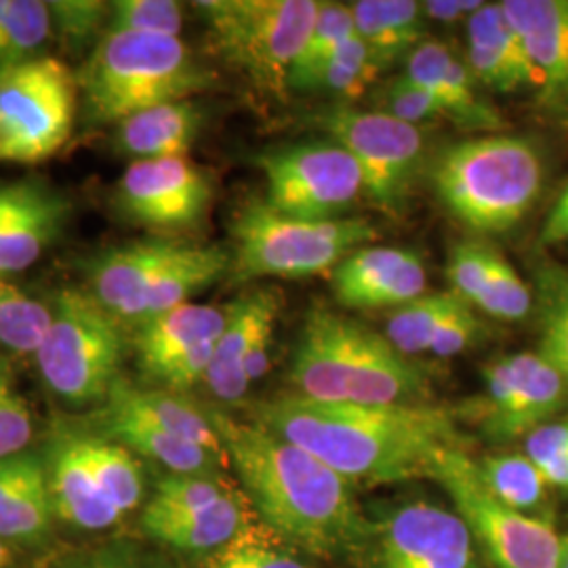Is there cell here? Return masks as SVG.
Listing matches in <instances>:
<instances>
[{
  "label": "cell",
  "mask_w": 568,
  "mask_h": 568,
  "mask_svg": "<svg viewBox=\"0 0 568 568\" xmlns=\"http://www.w3.org/2000/svg\"><path fill=\"white\" fill-rule=\"evenodd\" d=\"M257 426L304 448L349 483L394 485L432 478L440 457L464 447L445 408L347 405L281 396L255 408Z\"/></svg>",
  "instance_id": "1"
},
{
  "label": "cell",
  "mask_w": 568,
  "mask_h": 568,
  "mask_svg": "<svg viewBox=\"0 0 568 568\" xmlns=\"http://www.w3.org/2000/svg\"><path fill=\"white\" fill-rule=\"evenodd\" d=\"M211 419L248 499L276 535L321 558L361 549L368 520L349 480L265 427L222 413Z\"/></svg>",
  "instance_id": "2"
},
{
  "label": "cell",
  "mask_w": 568,
  "mask_h": 568,
  "mask_svg": "<svg viewBox=\"0 0 568 568\" xmlns=\"http://www.w3.org/2000/svg\"><path fill=\"white\" fill-rule=\"evenodd\" d=\"M297 396L347 405H426V373L387 342L386 335L314 307L305 316L291 365Z\"/></svg>",
  "instance_id": "3"
},
{
  "label": "cell",
  "mask_w": 568,
  "mask_h": 568,
  "mask_svg": "<svg viewBox=\"0 0 568 568\" xmlns=\"http://www.w3.org/2000/svg\"><path fill=\"white\" fill-rule=\"evenodd\" d=\"M429 178L440 203L459 222L483 234H501L537 203L546 164L527 138L487 133L448 145Z\"/></svg>",
  "instance_id": "4"
},
{
  "label": "cell",
  "mask_w": 568,
  "mask_h": 568,
  "mask_svg": "<svg viewBox=\"0 0 568 568\" xmlns=\"http://www.w3.org/2000/svg\"><path fill=\"white\" fill-rule=\"evenodd\" d=\"M213 81L180 37L108 32L84 63L79 89L89 122L119 124L148 108L185 102Z\"/></svg>",
  "instance_id": "5"
},
{
  "label": "cell",
  "mask_w": 568,
  "mask_h": 568,
  "mask_svg": "<svg viewBox=\"0 0 568 568\" xmlns=\"http://www.w3.org/2000/svg\"><path fill=\"white\" fill-rule=\"evenodd\" d=\"M377 230L363 217L297 220L265 201H248L232 224L234 281L305 278L335 270L354 251L377 241Z\"/></svg>",
  "instance_id": "6"
},
{
  "label": "cell",
  "mask_w": 568,
  "mask_h": 568,
  "mask_svg": "<svg viewBox=\"0 0 568 568\" xmlns=\"http://www.w3.org/2000/svg\"><path fill=\"white\" fill-rule=\"evenodd\" d=\"M203 13L215 51L260 91L283 98L318 11L314 0H211Z\"/></svg>",
  "instance_id": "7"
},
{
  "label": "cell",
  "mask_w": 568,
  "mask_h": 568,
  "mask_svg": "<svg viewBox=\"0 0 568 568\" xmlns=\"http://www.w3.org/2000/svg\"><path fill=\"white\" fill-rule=\"evenodd\" d=\"M37 349L44 384L61 400L84 406L105 400L124 352L121 323L89 291L63 288Z\"/></svg>",
  "instance_id": "8"
},
{
  "label": "cell",
  "mask_w": 568,
  "mask_h": 568,
  "mask_svg": "<svg viewBox=\"0 0 568 568\" xmlns=\"http://www.w3.org/2000/svg\"><path fill=\"white\" fill-rule=\"evenodd\" d=\"M432 480L445 488L474 541L493 568H562L565 537L549 520L501 504L483 483L466 448H453L434 467Z\"/></svg>",
  "instance_id": "9"
},
{
  "label": "cell",
  "mask_w": 568,
  "mask_h": 568,
  "mask_svg": "<svg viewBox=\"0 0 568 568\" xmlns=\"http://www.w3.org/2000/svg\"><path fill=\"white\" fill-rule=\"evenodd\" d=\"M79 81L63 61L34 58L0 74V163L55 156L72 135Z\"/></svg>",
  "instance_id": "10"
},
{
  "label": "cell",
  "mask_w": 568,
  "mask_h": 568,
  "mask_svg": "<svg viewBox=\"0 0 568 568\" xmlns=\"http://www.w3.org/2000/svg\"><path fill=\"white\" fill-rule=\"evenodd\" d=\"M316 122L358 163L366 196L386 213H400L424 164L422 129L377 110L363 112L347 105L328 108Z\"/></svg>",
  "instance_id": "11"
},
{
  "label": "cell",
  "mask_w": 568,
  "mask_h": 568,
  "mask_svg": "<svg viewBox=\"0 0 568 568\" xmlns=\"http://www.w3.org/2000/svg\"><path fill=\"white\" fill-rule=\"evenodd\" d=\"M265 203L297 220H339L365 194L361 166L335 142L288 145L260 156Z\"/></svg>",
  "instance_id": "12"
},
{
  "label": "cell",
  "mask_w": 568,
  "mask_h": 568,
  "mask_svg": "<svg viewBox=\"0 0 568 568\" xmlns=\"http://www.w3.org/2000/svg\"><path fill=\"white\" fill-rule=\"evenodd\" d=\"M363 568H478L466 520L427 501H413L368 523L361 546Z\"/></svg>",
  "instance_id": "13"
},
{
  "label": "cell",
  "mask_w": 568,
  "mask_h": 568,
  "mask_svg": "<svg viewBox=\"0 0 568 568\" xmlns=\"http://www.w3.org/2000/svg\"><path fill=\"white\" fill-rule=\"evenodd\" d=\"M483 429L495 440L528 436L565 405L562 375L539 352L504 356L485 366Z\"/></svg>",
  "instance_id": "14"
},
{
  "label": "cell",
  "mask_w": 568,
  "mask_h": 568,
  "mask_svg": "<svg viewBox=\"0 0 568 568\" xmlns=\"http://www.w3.org/2000/svg\"><path fill=\"white\" fill-rule=\"evenodd\" d=\"M211 199V180L185 156L131 163L116 187L122 215L154 230L201 224Z\"/></svg>",
  "instance_id": "15"
},
{
  "label": "cell",
  "mask_w": 568,
  "mask_h": 568,
  "mask_svg": "<svg viewBox=\"0 0 568 568\" xmlns=\"http://www.w3.org/2000/svg\"><path fill=\"white\" fill-rule=\"evenodd\" d=\"M182 246L180 241L150 239L103 251L89 265V293L121 325L140 326L152 286Z\"/></svg>",
  "instance_id": "16"
},
{
  "label": "cell",
  "mask_w": 568,
  "mask_h": 568,
  "mask_svg": "<svg viewBox=\"0 0 568 568\" xmlns=\"http://www.w3.org/2000/svg\"><path fill=\"white\" fill-rule=\"evenodd\" d=\"M426 265L408 248L368 244L333 270V291L345 307L398 310L426 295Z\"/></svg>",
  "instance_id": "17"
},
{
  "label": "cell",
  "mask_w": 568,
  "mask_h": 568,
  "mask_svg": "<svg viewBox=\"0 0 568 568\" xmlns=\"http://www.w3.org/2000/svg\"><path fill=\"white\" fill-rule=\"evenodd\" d=\"M501 9L525 44L541 102L568 108V0H504Z\"/></svg>",
  "instance_id": "18"
},
{
  "label": "cell",
  "mask_w": 568,
  "mask_h": 568,
  "mask_svg": "<svg viewBox=\"0 0 568 568\" xmlns=\"http://www.w3.org/2000/svg\"><path fill=\"white\" fill-rule=\"evenodd\" d=\"M447 278L457 297L493 318L523 321L532 310V295L520 274L488 244H455L448 253Z\"/></svg>",
  "instance_id": "19"
},
{
  "label": "cell",
  "mask_w": 568,
  "mask_h": 568,
  "mask_svg": "<svg viewBox=\"0 0 568 568\" xmlns=\"http://www.w3.org/2000/svg\"><path fill=\"white\" fill-rule=\"evenodd\" d=\"M410 81L424 87L440 103L445 119L462 129L499 131L504 119L478 93L471 70L445 42L424 41L408 58L405 72Z\"/></svg>",
  "instance_id": "20"
},
{
  "label": "cell",
  "mask_w": 568,
  "mask_h": 568,
  "mask_svg": "<svg viewBox=\"0 0 568 568\" xmlns=\"http://www.w3.org/2000/svg\"><path fill=\"white\" fill-rule=\"evenodd\" d=\"M466 63L476 81L497 93L535 87L525 44L506 18L501 2H485L466 21Z\"/></svg>",
  "instance_id": "21"
},
{
  "label": "cell",
  "mask_w": 568,
  "mask_h": 568,
  "mask_svg": "<svg viewBox=\"0 0 568 568\" xmlns=\"http://www.w3.org/2000/svg\"><path fill=\"white\" fill-rule=\"evenodd\" d=\"M278 295L260 288L227 305V323L215 342L204 384L222 403H239L248 389L244 363L257 331L265 321L278 316Z\"/></svg>",
  "instance_id": "22"
},
{
  "label": "cell",
  "mask_w": 568,
  "mask_h": 568,
  "mask_svg": "<svg viewBox=\"0 0 568 568\" xmlns=\"http://www.w3.org/2000/svg\"><path fill=\"white\" fill-rule=\"evenodd\" d=\"M49 471L34 455L0 459V537L37 541L51 525Z\"/></svg>",
  "instance_id": "23"
},
{
  "label": "cell",
  "mask_w": 568,
  "mask_h": 568,
  "mask_svg": "<svg viewBox=\"0 0 568 568\" xmlns=\"http://www.w3.org/2000/svg\"><path fill=\"white\" fill-rule=\"evenodd\" d=\"M227 323V307L183 304L138 326V356L148 375L204 344L217 342Z\"/></svg>",
  "instance_id": "24"
},
{
  "label": "cell",
  "mask_w": 568,
  "mask_h": 568,
  "mask_svg": "<svg viewBox=\"0 0 568 568\" xmlns=\"http://www.w3.org/2000/svg\"><path fill=\"white\" fill-rule=\"evenodd\" d=\"M201 124V108L190 100L154 105L119 122L116 148L133 163L183 159L196 142Z\"/></svg>",
  "instance_id": "25"
},
{
  "label": "cell",
  "mask_w": 568,
  "mask_h": 568,
  "mask_svg": "<svg viewBox=\"0 0 568 568\" xmlns=\"http://www.w3.org/2000/svg\"><path fill=\"white\" fill-rule=\"evenodd\" d=\"M68 215L70 204L60 192L44 183L28 182L18 213L0 236V274H16L37 264L60 239Z\"/></svg>",
  "instance_id": "26"
},
{
  "label": "cell",
  "mask_w": 568,
  "mask_h": 568,
  "mask_svg": "<svg viewBox=\"0 0 568 568\" xmlns=\"http://www.w3.org/2000/svg\"><path fill=\"white\" fill-rule=\"evenodd\" d=\"M51 501L58 516L74 527L100 528L110 527L121 518V509L116 508L95 483L91 469L87 466L77 438H61L51 457L49 471Z\"/></svg>",
  "instance_id": "27"
},
{
  "label": "cell",
  "mask_w": 568,
  "mask_h": 568,
  "mask_svg": "<svg viewBox=\"0 0 568 568\" xmlns=\"http://www.w3.org/2000/svg\"><path fill=\"white\" fill-rule=\"evenodd\" d=\"M105 410L131 415L166 432L206 448L215 457L224 459L225 448L220 432L213 426L211 415L199 406L187 403L182 396H175L166 389H140L116 379L108 394Z\"/></svg>",
  "instance_id": "28"
},
{
  "label": "cell",
  "mask_w": 568,
  "mask_h": 568,
  "mask_svg": "<svg viewBox=\"0 0 568 568\" xmlns=\"http://www.w3.org/2000/svg\"><path fill=\"white\" fill-rule=\"evenodd\" d=\"M356 34L384 72L406 60L424 42L422 2L413 0H358L349 2Z\"/></svg>",
  "instance_id": "29"
},
{
  "label": "cell",
  "mask_w": 568,
  "mask_h": 568,
  "mask_svg": "<svg viewBox=\"0 0 568 568\" xmlns=\"http://www.w3.org/2000/svg\"><path fill=\"white\" fill-rule=\"evenodd\" d=\"M143 528L150 537L185 551L224 548L244 530V509L236 495H227L206 508L178 514L143 511Z\"/></svg>",
  "instance_id": "30"
},
{
  "label": "cell",
  "mask_w": 568,
  "mask_h": 568,
  "mask_svg": "<svg viewBox=\"0 0 568 568\" xmlns=\"http://www.w3.org/2000/svg\"><path fill=\"white\" fill-rule=\"evenodd\" d=\"M230 264L232 257L222 246L183 243L178 257L164 267L163 274L152 286L143 323L173 307L190 304V297L220 281L230 270Z\"/></svg>",
  "instance_id": "31"
},
{
  "label": "cell",
  "mask_w": 568,
  "mask_h": 568,
  "mask_svg": "<svg viewBox=\"0 0 568 568\" xmlns=\"http://www.w3.org/2000/svg\"><path fill=\"white\" fill-rule=\"evenodd\" d=\"M105 432L122 447L133 448L171 474H211L222 462L206 448L131 415L105 410Z\"/></svg>",
  "instance_id": "32"
},
{
  "label": "cell",
  "mask_w": 568,
  "mask_h": 568,
  "mask_svg": "<svg viewBox=\"0 0 568 568\" xmlns=\"http://www.w3.org/2000/svg\"><path fill=\"white\" fill-rule=\"evenodd\" d=\"M79 447L95 483L121 514L138 508L143 497V474L131 450L95 436H79Z\"/></svg>",
  "instance_id": "33"
},
{
  "label": "cell",
  "mask_w": 568,
  "mask_h": 568,
  "mask_svg": "<svg viewBox=\"0 0 568 568\" xmlns=\"http://www.w3.org/2000/svg\"><path fill=\"white\" fill-rule=\"evenodd\" d=\"M476 466L488 490L508 508L528 514L546 504L548 480L525 453L487 455Z\"/></svg>",
  "instance_id": "34"
},
{
  "label": "cell",
  "mask_w": 568,
  "mask_h": 568,
  "mask_svg": "<svg viewBox=\"0 0 568 568\" xmlns=\"http://www.w3.org/2000/svg\"><path fill=\"white\" fill-rule=\"evenodd\" d=\"M51 32L49 2L0 0V74L39 58Z\"/></svg>",
  "instance_id": "35"
},
{
  "label": "cell",
  "mask_w": 568,
  "mask_h": 568,
  "mask_svg": "<svg viewBox=\"0 0 568 568\" xmlns=\"http://www.w3.org/2000/svg\"><path fill=\"white\" fill-rule=\"evenodd\" d=\"M382 74L379 65L373 61L365 42L356 37L339 44L312 79L305 82L304 91H323L335 98L339 105L363 98L371 84Z\"/></svg>",
  "instance_id": "36"
},
{
  "label": "cell",
  "mask_w": 568,
  "mask_h": 568,
  "mask_svg": "<svg viewBox=\"0 0 568 568\" xmlns=\"http://www.w3.org/2000/svg\"><path fill=\"white\" fill-rule=\"evenodd\" d=\"M464 304L453 291L443 293H426L410 304L398 307L387 318V342L394 345L400 354L415 356L427 352L434 333L447 321L448 316Z\"/></svg>",
  "instance_id": "37"
},
{
  "label": "cell",
  "mask_w": 568,
  "mask_h": 568,
  "mask_svg": "<svg viewBox=\"0 0 568 568\" xmlns=\"http://www.w3.org/2000/svg\"><path fill=\"white\" fill-rule=\"evenodd\" d=\"M51 307L28 295L21 286L0 274V345L16 354H37L47 328Z\"/></svg>",
  "instance_id": "38"
},
{
  "label": "cell",
  "mask_w": 568,
  "mask_h": 568,
  "mask_svg": "<svg viewBox=\"0 0 568 568\" xmlns=\"http://www.w3.org/2000/svg\"><path fill=\"white\" fill-rule=\"evenodd\" d=\"M352 37H356V23L349 4L318 2V11L307 34L304 51L291 72V91H304L305 82L312 79L318 65Z\"/></svg>",
  "instance_id": "39"
},
{
  "label": "cell",
  "mask_w": 568,
  "mask_h": 568,
  "mask_svg": "<svg viewBox=\"0 0 568 568\" xmlns=\"http://www.w3.org/2000/svg\"><path fill=\"white\" fill-rule=\"evenodd\" d=\"M541 339L539 354L568 387V274L551 270L541 276Z\"/></svg>",
  "instance_id": "40"
},
{
  "label": "cell",
  "mask_w": 568,
  "mask_h": 568,
  "mask_svg": "<svg viewBox=\"0 0 568 568\" xmlns=\"http://www.w3.org/2000/svg\"><path fill=\"white\" fill-rule=\"evenodd\" d=\"M183 4L175 0H119L110 2L108 32H140L180 37Z\"/></svg>",
  "instance_id": "41"
},
{
  "label": "cell",
  "mask_w": 568,
  "mask_h": 568,
  "mask_svg": "<svg viewBox=\"0 0 568 568\" xmlns=\"http://www.w3.org/2000/svg\"><path fill=\"white\" fill-rule=\"evenodd\" d=\"M227 495H232V490L211 474H169L159 483L145 509L161 514L192 511L213 506Z\"/></svg>",
  "instance_id": "42"
},
{
  "label": "cell",
  "mask_w": 568,
  "mask_h": 568,
  "mask_svg": "<svg viewBox=\"0 0 568 568\" xmlns=\"http://www.w3.org/2000/svg\"><path fill=\"white\" fill-rule=\"evenodd\" d=\"M203 568H310L293 554L272 546L262 535L244 528L224 548L217 549Z\"/></svg>",
  "instance_id": "43"
},
{
  "label": "cell",
  "mask_w": 568,
  "mask_h": 568,
  "mask_svg": "<svg viewBox=\"0 0 568 568\" xmlns=\"http://www.w3.org/2000/svg\"><path fill=\"white\" fill-rule=\"evenodd\" d=\"M375 103H377V112L413 126H422L424 122L445 119L440 103L436 102L424 87L410 81L406 74L386 82L377 91Z\"/></svg>",
  "instance_id": "44"
},
{
  "label": "cell",
  "mask_w": 568,
  "mask_h": 568,
  "mask_svg": "<svg viewBox=\"0 0 568 568\" xmlns=\"http://www.w3.org/2000/svg\"><path fill=\"white\" fill-rule=\"evenodd\" d=\"M32 432L30 406L16 387L11 366L0 356V459L20 455Z\"/></svg>",
  "instance_id": "45"
},
{
  "label": "cell",
  "mask_w": 568,
  "mask_h": 568,
  "mask_svg": "<svg viewBox=\"0 0 568 568\" xmlns=\"http://www.w3.org/2000/svg\"><path fill=\"white\" fill-rule=\"evenodd\" d=\"M525 455L541 469L549 487L568 490V417L530 432Z\"/></svg>",
  "instance_id": "46"
},
{
  "label": "cell",
  "mask_w": 568,
  "mask_h": 568,
  "mask_svg": "<svg viewBox=\"0 0 568 568\" xmlns=\"http://www.w3.org/2000/svg\"><path fill=\"white\" fill-rule=\"evenodd\" d=\"M53 30H58L61 41L81 47L93 41L102 28L108 26L110 2L98 0H55L49 2Z\"/></svg>",
  "instance_id": "47"
},
{
  "label": "cell",
  "mask_w": 568,
  "mask_h": 568,
  "mask_svg": "<svg viewBox=\"0 0 568 568\" xmlns=\"http://www.w3.org/2000/svg\"><path fill=\"white\" fill-rule=\"evenodd\" d=\"M480 333H483L480 318L474 314L471 305L464 302L434 333L432 342L427 345V354H434L440 358L457 356L466 352Z\"/></svg>",
  "instance_id": "48"
},
{
  "label": "cell",
  "mask_w": 568,
  "mask_h": 568,
  "mask_svg": "<svg viewBox=\"0 0 568 568\" xmlns=\"http://www.w3.org/2000/svg\"><path fill=\"white\" fill-rule=\"evenodd\" d=\"M568 243V183L558 194V199L551 204L548 217L541 225L539 244L544 246H556V244Z\"/></svg>",
  "instance_id": "49"
},
{
  "label": "cell",
  "mask_w": 568,
  "mask_h": 568,
  "mask_svg": "<svg viewBox=\"0 0 568 568\" xmlns=\"http://www.w3.org/2000/svg\"><path fill=\"white\" fill-rule=\"evenodd\" d=\"M483 4V0H426L422 11L427 20L455 23L469 20Z\"/></svg>",
  "instance_id": "50"
},
{
  "label": "cell",
  "mask_w": 568,
  "mask_h": 568,
  "mask_svg": "<svg viewBox=\"0 0 568 568\" xmlns=\"http://www.w3.org/2000/svg\"><path fill=\"white\" fill-rule=\"evenodd\" d=\"M28 182L0 183V236L4 234L7 225L11 224L13 215L18 213L21 201L26 196Z\"/></svg>",
  "instance_id": "51"
},
{
  "label": "cell",
  "mask_w": 568,
  "mask_h": 568,
  "mask_svg": "<svg viewBox=\"0 0 568 568\" xmlns=\"http://www.w3.org/2000/svg\"><path fill=\"white\" fill-rule=\"evenodd\" d=\"M9 567V551H7V546H4V539L0 537V568Z\"/></svg>",
  "instance_id": "52"
},
{
  "label": "cell",
  "mask_w": 568,
  "mask_h": 568,
  "mask_svg": "<svg viewBox=\"0 0 568 568\" xmlns=\"http://www.w3.org/2000/svg\"><path fill=\"white\" fill-rule=\"evenodd\" d=\"M89 568H131L126 567V565H119V562H108V565H95V567Z\"/></svg>",
  "instance_id": "53"
},
{
  "label": "cell",
  "mask_w": 568,
  "mask_h": 568,
  "mask_svg": "<svg viewBox=\"0 0 568 568\" xmlns=\"http://www.w3.org/2000/svg\"><path fill=\"white\" fill-rule=\"evenodd\" d=\"M562 568H568V537H565V558H562Z\"/></svg>",
  "instance_id": "54"
}]
</instances>
